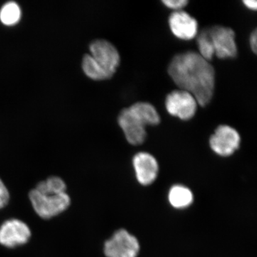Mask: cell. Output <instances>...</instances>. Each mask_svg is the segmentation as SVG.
I'll use <instances>...</instances> for the list:
<instances>
[{
	"label": "cell",
	"mask_w": 257,
	"mask_h": 257,
	"mask_svg": "<svg viewBox=\"0 0 257 257\" xmlns=\"http://www.w3.org/2000/svg\"><path fill=\"white\" fill-rule=\"evenodd\" d=\"M168 72L179 89L187 91L204 106L210 102L214 86L215 72L209 61L198 52H188L176 55L171 61Z\"/></svg>",
	"instance_id": "1"
},
{
	"label": "cell",
	"mask_w": 257,
	"mask_h": 257,
	"mask_svg": "<svg viewBox=\"0 0 257 257\" xmlns=\"http://www.w3.org/2000/svg\"><path fill=\"white\" fill-rule=\"evenodd\" d=\"M29 196L34 209L43 219L58 215L70 205V198L66 191L47 181L37 184Z\"/></svg>",
	"instance_id": "2"
},
{
	"label": "cell",
	"mask_w": 257,
	"mask_h": 257,
	"mask_svg": "<svg viewBox=\"0 0 257 257\" xmlns=\"http://www.w3.org/2000/svg\"><path fill=\"white\" fill-rule=\"evenodd\" d=\"M140 250L138 239L124 229L115 231L104 246L106 257H138Z\"/></svg>",
	"instance_id": "3"
},
{
	"label": "cell",
	"mask_w": 257,
	"mask_h": 257,
	"mask_svg": "<svg viewBox=\"0 0 257 257\" xmlns=\"http://www.w3.org/2000/svg\"><path fill=\"white\" fill-rule=\"evenodd\" d=\"M197 105L195 97L191 93L182 89L172 91L166 98L167 111L182 120L192 119L196 114Z\"/></svg>",
	"instance_id": "4"
},
{
	"label": "cell",
	"mask_w": 257,
	"mask_h": 257,
	"mask_svg": "<svg viewBox=\"0 0 257 257\" xmlns=\"http://www.w3.org/2000/svg\"><path fill=\"white\" fill-rule=\"evenodd\" d=\"M241 144V137L234 128L228 125H220L216 128L209 140L211 150L221 157L232 155Z\"/></svg>",
	"instance_id": "5"
},
{
	"label": "cell",
	"mask_w": 257,
	"mask_h": 257,
	"mask_svg": "<svg viewBox=\"0 0 257 257\" xmlns=\"http://www.w3.org/2000/svg\"><path fill=\"white\" fill-rule=\"evenodd\" d=\"M208 30L216 57L220 59L234 58L237 55L234 32L231 28L219 25Z\"/></svg>",
	"instance_id": "6"
},
{
	"label": "cell",
	"mask_w": 257,
	"mask_h": 257,
	"mask_svg": "<svg viewBox=\"0 0 257 257\" xmlns=\"http://www.w3.org/2000/svg\"><path fill=\"white\" fill-rule=\"evenodd\" d=\"M118 122L128 143L133 145H142L147 137L146 125L130 107L121 111Z\"/></svg>",
	"instance_id": "7"
},
{
	"label": "cell",
	"mask_w": 257,
	"mask_h": 257,
	"mask_svg": "<svg viewBox=\"0 0 257 257\" xmlns=\"http://www.w3.org/2000/svg\"><path fill=\"white\" fill-rule=\"evenodd\" d=\"M91 56L107 72L114 74L120 63V55L116 47L105 40L92 42L89 46Z\"/></svg>",
	"instance_id": "8"
},
{
	"label": "cell",
	"mask_w": 257,
	"mask_h": 257,
	"mask_svg": "<svg viewBox=\"0 0 257 257\" xmlns=\"http://www.w3.org/2000/svg\"><path fill=\"white\" fill-rule=\"evenodd\" d=\"M31 231L28 225L18 219L5 221L0 227V243L13 248L28 242Z\"/></svg>",
	"instance_id": "9"
},
{
	"label": "cell",
	"mask_w": 257,
	"mask_h": 257,
	"mask_svg": "<svg viewBox=\"0 0 257 257\" xmlns=\"http://www.w3.org/2000/svg\"><path fill=\"white\" fill-rule=\"evenodd\" d=\"M133 165L139 183L148 186L155 182L160 167L153 155L148 152H139L133 157Z\"/></svg>",
	"instance_id": "10"
},
{
	"label": "cell",
	"mask_w": 257,
	"mask_h": 257,
	"mask_svg": "<svg viewBox=\"0 0 257 257\" xmlns=\"http://www.w3.org/2000/svg\"><path fill=\"white\" fill-rule=\"evenodd\" d=\"M169 25L174 35L181 40H192L198 34L197 20L184 10L173 12L169 18Z\"/></svg>",
	"instance_id": "11"
},
{
	"label": "cell",
	"mask_w": 257,
	"mask_h": 257,
	"mask_svg": "<svg viewBox=\"0 0 257 257\" xmlns=\"http://www.w3.org/2000/svg\"><path fill=\"white\" fill-rule=\"evenodd\" d=\"M169 202L174 208L177 209L189 207L194 201L192 191L181 184H177L171 187L168 194Z\"/></svg>",
	"instance_id": "12"
},
{
	"label": "cell",
	"mask_w": 257,
	"mask_h": 257,
	"mask_svg": "<svg viewBox=\"0 0 257 257\" xmlns=\"http://www.w3.org/2000/svg\"><path fill=\"white\" fill-rule=\"evenodd\" d=\"M130 109L147 125H157L160 122V116L156 108L148 102H137L130 106Z\"/></svg>",
	"instance_id": "13"
},
{
	"label": "cell",
	"mask_w": 257,
	"mask_h": 257,
	"mask_svg": "<svg viewBox=\"0 0 257 257\" xmlns=\"http://www.w3.org/2000/svg\"><path fill=\"white\" fill-rule=\"evenodd\" d=\"M82 69L86 75L94 80H104L114 75L103 68L90 55H85L83 57Z\"/></svg>",
	"instance_id": "14"
},
{
	"label": "cell",
	"mask_w": 257,
	"mask_h": 257,
	"mask_svg": "<svg viewBox=\"0 0 257 257\" xmlns=\"http://www.w3.org/2000/svg\"><path fill=\"white\" fill-rule=\"evenodd\" d=\"M21 9L18 3L8 2L0 10V21L6 26H14L21 19Z\"/></svg>",
	"instance_id": "15"
},
{
	"label": "cell",
	"mask_w": 257,
	"mask_h": 257,
	"mask_svg": "<svg viewBox=\"0 0 257 257\" xmlns=\"http://www.w3.org/2000/svg\"><path fill=\"white\" fill-rule=\"evenodd\" d=\"M197 42L199 50L198 53L209 62L212 60L215 54L208 28L204 29L197 34Z\"/></svg>",
	"instance_id": "16"
},
{
	"label": "cell",
	"mask_w": 257,
	"mask_h": 257,
	"mask_svg": "<svg viewBox=\"0 0 257 257\" xmlns=\"http://www.w3.org/2000/svg\"><path fill=\"white\" fill-rule=\"evenodd\" d=\"M162 3L167 8L175 10V11L182 10V8L188 4V1L187 0H163Z\"/></svg>",
	"instance_id": "17"
},
{
	"label": "cell",
	"mask_w": 257,
	"mask_h": 257,
	"mask_svg": "<svg viewBox=\"0 0 257 257\" xmlns=\"http://www.w3.org/2000/svg\"><path fill=\"white\" fill-rule=\"evenodd\" d=\"M10 200V194L3 181L0 179V209H3Z\"/></svg>",
	"instance_id": "18"
},
{
	"label": "cell",
	"mask_w": 257,
	"mask_h": 257,
	"mask_svg": "<svg viewBox=\"0 0 257 257\" xmlns=\"http://www.w3.org/2000/svg\"><path fill=\"white\" fill-rule=\"evenodd\" d=\"M250 46L252 50L253 53L257 55V28L253 30L250 36Z\"/></svg>",
	"instance_id": "19"
},
{
	"label": "cell",
	"mask_w": 257,
	"mask_h": 257,
	"mask_svg": "<svg viewBox=\"0 0 257 257\" xmlns=\"http://www.w3.org/2000/svg\"><path fill=\"white\" fill-rule=\"evenodd\" d=\"M243 3L248 9L253 10V11H257V1H255V0H244Z\"/></svg>",
	"instance_id": "20"
}]
</instances>
